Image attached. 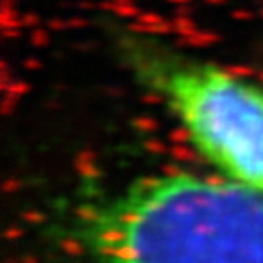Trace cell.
Listing matches in <instances>:
<instances>
[{
	"label": "cell",
	"mask_w": 263,
	"mask_h": 263,
	"mask_svg": "<svg viewBox=\"0 0 263 263\" xmlns=\"http://www.w3.org/2000/svg\"><path fill=\"white\" fill-rule=\"evenodd\" d=\"M70 234L92 263H263V193L220 176H141L82 203Z\"/></svg>",
	"instance_id": "6da1fadb"
},
{
	"label": "cell",
	"mask_w": 263,
	"mask_h": 263,
	"mask_svg": "<svg viewBox=\"0 0 263 263\" xmlns=\"http://www.w3.org/2000/svg\"><path fill=\"white\" fill-rule=\"evenodd\" d=\"M123 53L216 174L263 193L261 86L156 41L127 37Z\"/></svg>",
	"instance_id": "7a4b0ae2"
}]
</instances>
